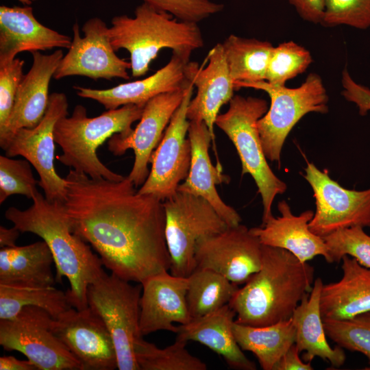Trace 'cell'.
Wrapping results in <instances>:
<instances>
[{"instance_id":"cell-15","label":"cell","mask_w":370,"mask_h":370,"mask_svg":"<svg viewBox=\"0 0 370 370\" xmlns=\"http://www.w3.org/2000/svg\"><path fill=\"white\" fill-rule=\"evenodd\" d=\"M262 258L260 239L241 223L199 240L195 250L196 267L214 271L237 285L260 269Z\"/></svg>"},{"instance_id":"cell-31","label":"cell","mask_w":370,"mask_h":370,"mask_svg":"<svg viewBox=\"0 0 370 370\" xmlns=\"http://www.w3.org/2000/svg\"><path fill=\"white\" fill-rule=\"evenodd\" d=\"M188 278L186 301L192 320L227 304L238 289L221 274L196 267Z\"/></svg>"},{"instance_id":"cell-6","label":"cell","mask_w":370,"mask_h":370,"mask_svg":"<svg viewBox=\"0 0 370 370\" xmlns=\"http://www.w3.org/2000/svg\"><path fill=\"white\" fill-rule=\"evenodd\" d=\"M269 109L266 100L234 95L227 110L219 114L215 125L234 144L242 164V175L249 174L261 195L262 223L273 216L271 207L275 196L284 193L286 184L272 171L263 151L258 121Z\"/></svg>"},{"instance_id":"cell-14","label":"cell","mask_w":370,"mask_h":370,"mask_svg":"<svg viewBox=\"0 0 370 370\" xmlns=\"http://www.w3.org/2000/svg\"><path fill=\"white\" fill-rule=\"evenodd\" d=\"M304 177L315 199L316 210L308 223L312 232L323 237L353 226L370 227V188H345L313 163H308Z\"/></svg>"},{"instance_id":"cell-21","label":"cell","mask_w":370,"mask_h":370,"mask_svg":"<svg viewBox=\"0 0 370 370\" xmlns=\"http://www.w3.org/2000/svg\"><path fill=\"white\" fill-rule=\"evenodd\" d=\"M33 63L19 85L12 113L5 127L0 130V147L18 129L32 128L43 118L48 106L49 86L64 56L61 49L51 54L32 53Z\"/></svg>"},{"instance_id":"cell-44","label":"cell","mask_w":370,"mask_h":370,"mask_svg":"<svg viewBox=\"0 0 370 370\" xmlns=\"http://www.w3.org/2000/svg\"><path fill=\"white\" fill-rule=\"evenodd\" d=\"M0 370H38V369L28 359L21 360L8 356L0 358Z\"/></svg>"},{"instance_id":"cell-7","label":"cell","mask_w":370,"mask_h":370,"mask_svg":"<svg viewBox=\"0 0 370 370\" xmlns=\"http://www.w3.org/2000/svg\"><path fill=\"white\" fill-rule=\"evenodd\" d=\"M235 90L252 88L266 92L271 99L265 114L257 123L263 151L267 160L278 162L285 140L297 123L312 112L325 114L329 100L321 77L310 73L299 87L275 86L267 81L236 83Z\"/></svg>"},{"instance_id":"cell-46","label":"cell","mask_w":370,"mask_h":370,"mask_svg":"<svg viewBox=\"0 0 370 370\" xmlns=\"http://www.w3.org/2000/svg\"><path fill=\"white\" fill-rule=\"evenodd\" d=\"M18 1L25 5H30L31 4L33 3V2H34L36 0H18Z\"/></svg>"},{"instance_id":"cell-38","label":"cell","mask_w":370,"mask_h":370,"mask_svg":"<svg viewBox=\"0 0 370 370\" xmlns=\"http://www.w3.org/2000/svg\"><path fill=\"white\" fill-rule=\"evenodd\" d=\"M323 3L321 25H346L362 29L370 27V0H323Z\"/></svg>"},{"instance_id":"cell-43","label":"cell","mask_w":370,"mask_h":370,"mask_svg":"<svg viewBox=\"0 0 370 370\" xmlns=\"http://www.w3.org/2000/svg\"><path fill=\"white\" fill-rule=\"evenodd\" d=\"M299 352L293 344L281 358L273 370H312L311 362H306L299 356Z\"/></svg>"},{"instance_id":"cell-23","label":"cell","mask_w":370,"mask_h":370,"mask_svg":"<svg viewBox=\"0 0 370 370\" xmlns=\"http://www.w3.org/2000/svg\"><path fill=\"white\" fill-rule=\"evenodd\" d=\"M71 42V36L40 23L31 6H0V66L21 52L69 49Z\"/></svg>"},{"instance_id":"cell-33","label":"cell","mask_w":370,"mask_h":370,"mask_svg":"<svg viewBox=\"0 0 370 370\" xmlns=\"http://www.w3.org/2000/svg\"><path fill=\"white\" fill-rule=\"evenodd\" d=\"M187 341L177 338L172 345L160 349L139 338L134 354L140 370H206L207 365L186 348Z\"/></svg>"},{"instance_id":"cell-35","label":"cell","mask_w":370,"mask_h":370,"mask_svg":"<svg viewBox=\"0 0 370 370\" xmlns=\"http://www.w3.org/2000/svg\"><path fill=\"white\" fill-rule=\"evenodd\" d=\"M327 337L343 349L365 355L370 364V311L345 320H323Z\"/></svg>"},{"instance_id":"cell-28","label":"cell","mask_w":370,"mask_h":370,"mask_svg":"<svg viewBox=\"0 0 370 370\" xmlns=\"http://www.w3.org/2000/svg\"><path fill=\"white\" fill-rule=\"evenodd\" d=\"M54 258L43 240L24 246L0 249V284L53 286Z\"/></svg>"},{"instance_id":"cell-42","label":"cell","mask_w":370,"mask_h":370,"mask_svg":"<svg viewBox=\"0 0 370 370\" xmlns=\"http://www.w3.org/2000/svg\"><path fill=\"white\" fill-rule=\"evenodd\" d=\"M305 21L321 23L324 14L323 0H288Z\"/></svg>"},{"instance_id":"cell-26","label":"cell","mask_w":370,"mask_h":370,"mask_svg":"<svg viewBox=\"0 0 370 370\" xmlns=\"http://www.w3.org/2000/svg\"><path fill=\"white\" fill-rule=\"evenodd\" d=\"M236 314L226 304L217 310L180 325L177 338L198 342L221 355L227 365L239 370H256L237 343L232 330Z\"/></svg>"},{"instance_id":"cell-11","label":"cell","mask_w":370,"mask_h":370,"mask_svg":"<svg viewBox=\"0 0 370 370\" xmlns=\"http://www.w3.org/2000/svg\"><path fill=\"white\" fill-rule=\"evenodd\" d=\"M69 102L63 92H53L45 114L34 127L17 130L2 148L5 156H22L36 170L38 186L50 202L64 203L67 194V181L61 177L54 166V127L62 117L68 116Z\"/></svg>"},{"instance_id":"cell-9","label":"cell","mask_w":370,"mask_h":370,"mask_svg":"<svg viewBox=\"0 0 370 370\" xmlns=\"http://www.w3.org/2000/svg\"><path fill=\"white\" fill-rule=\"evenodd\" d=\"M165 237L171 257L170 273L188 277L196 268L197 241L224 231L228 226L204 198L177 190L163 201Z\"/></svg>"},{"instance_id":"cell-4","label":"cell","mask_w":370,"mask_h":370,"mask_svg":"<svg viewBox=\"0 0 370 370\" xmlns=\"http://www.w3.org/2000/svg\"><path fill=\"white\" fill-rule=\"evenodd\" d=\"M108 32L115 51L124 49L130 53L134 77L146 74L163 49L190 60L193 51L204 47L197 23L178 20L146 3L135 9L133 17H113Z\"/></svg>"},{"instance_id":"cell-34","label":"cell","mask_w":370,"mask_h":370,"mask_svg":"<svg viewBox=\"0 0 370 370\" xmlns=\"http://www.w3.org/2000/svg\"><path fill=\"white\" fill-rule=\"evenodd\" d=\"M312 62L310 53L293 41L285 42L273 48L268 63L266 80L275 86L304 73Z\"/></svg>"},{"instance_id":"cell-12","label":"cell","mask_w":370,"mask_h":370,"mask_svg":"<svg viewBox=\"0 0 370 370\" xmlns=\"http://www.w3.org/2000/svg\"><path fill=\"white\" fill-rule=\"evenodd\" d=\"M194 86L190 81L183 100L173 114L163 136L153 151L149 174L138 192L164 201L177 191L188 176L191 162V145L188 136L190 121L187 110Z\"/></svg>"},{"instance_id":"cell-2","label":"cell","mask_w":370,"mask_h":370,"mask_svg":"<svg viewBox=\"0 0 370 370\" xmlns=\"http://www.w3.org/2000/svg\"><path fill=\"white\" fill-rule=\"evenodd\" d=\"M32 201L25 210L8 208L6 219L21 233L30 232L45 241L54 258L56 280L65 277L69 282L66 293L70 304L77 310L88 308V288L105 273L99 256L73 232L64 203L50 202L38 190Z\"/></svg>"},{"instance_id":"cell-27","label":"cell","mask_w":370,"mask_h":370,"mask_svg":"<svg viewBox=\"0 0 370 370\" xmlns=\"http://www.w3.org/2000/svg\"><path fill=\"white\" fill-rule=\"evenodd\" d=\"M322 280L317 278L312 291L306 294L291 317L296 331L295 345L299 353L305 352L303 360L311 362L314 357L330 362L333 367H340L346 359L343 348L330 347L327 341L320 310Z\"/></svg>"},{"instance_id":"cell-32","label":"cell","mask_w":370,"mask_h":370,"mask_svg":"<svg viewBox=\"0 0 370 370\" xmlns=\"http://www.w3.org/2000/svg\"><path fill=\"white\" fill-rule=\"evenodd\" d=\"M27 306L40 307L53 319L72 308L66 293L54 286L0 284V320L14 318Z\"/></svg>"},{"instance_id":"cell-30","label":"cell","mask_w":370,"mask_h":370,"mask_svg":"<svg viewBox=\"0 0 370 370\" xmlns=\"http://www.w3.org/2000/svg\"><path fill=\"white\" fill-rule=\"evenodd\" d=\"M221 44L234 84L266 80L273 48L269 42L230 35Z\"/></svg>"},{"instance_id":"cell-8","label":"cell","mask_w":370,"mask_h":370,"mask_svg":"<svg viewBox=\"0 0 370 370\" xmlns=\"http://www.w3.org/2000/svg\"><path fill=\"white\" fill-rule=\"evenodd\" d=\"M142 290L140 283L133 285L106 272L88 288V307L101 318L110 334L119 370H140L134 344L143 337L139 326Z\"/></svg>"},{"instance_id":"cell-17","label":"cell","mask_w":370,"mask_h":370,"mask_svg":"<svg viewBox=\"0 0 370 370\" xmlns=\"http://www.w3.org/2000/svg\"><path fill=\"white\" fill-rule=\"evenodd\" d=\"M52 330L79 362L82 370H114L117 356L110 334L90 307L69 308L53 319Z\"/></svg>"},{"instance_id":"cell-16","label":"cell","mask_w":370,"mask_h":370,"mask_svg":"<svg viewBox=\"0 0 370 370\" xmlns=\"http://www.w3.org/2000/svg\"><path fill=\"white\" fill-rule=\"evenodd\" d=\"M186 87L159 95L149 100L144 106L135 129L126 136L116 134L108 142L109 150L114 155H122L129 149L133 150L134 164L127 177L136 188L144 184L149 174L148 164L151 155L181 104Z\"/></svg>"},{"instance_id":"cell-25","label":"cell","mask_w":370,"mask_h":370,"mask_svg":"<svg viewBox=\"0 0 370 370\" xmlns=\"http://www.w3.org/2000/svg\"><path fill=\"white\" fill-rule=\"evenodd\" d=\"M343 276L323 284L320 296L322 319L345 320L370 311V269L345 255Z\"/></svg>"},{"instance_id":"cell-5","label":"cell","mask_w":370,"mask_h":370,"mask_svg":"<svg viewBox=\"0 0 370 370\" xmlns=\"http://www.w3.org/2000/svg\"><path fill=\"white\" fill-rule=\"evenodd\" d=\"M144 107L134 104L107 110L95 117L87 116L86 108L77 105L71 116L56 123L53 134L62 154L56 158L62 164L91 178L121 181L124 176L109 169L99 160L97 149L113 135H127L132 124L140 120Z\"/></svg>"},{"instance_id":"cell-37","label":"cell","mask_w":370,"mask_h":370,"mask_svg":"<svg viewBox=\"0 0 370 370\" xmlns=\"http://www.w3.org/2000/svg\"><path fill=\"white\" fill-rule=\"evenodd\" d=\"M31 163L25 160L0 156V204L12 195L33 198L38 181L33 175Z\"/></svg>"},{"instance_id":"cell-13","label":"cell","mask_w":370,"mask_h":370,"mask_svg":"<svg viewBox=\"0 0 370 370\" xmlns=\"http://www.w3.org/2000/svg\"><path fill=\"white\" fill-rule=\"evenodd\" d=\"M108 29L102 19L93 17L83 25L84 36L82 37L79 25L74 23L71 45L61 59L53 78L59 80L78 75L94 80L129 79L127 70L131 69V64L116 54Z\"/></svg>"},{"instance_id":"cell-29","label":"cell","mask_w":370,"mask_h":370,"mask_svg":"<svg viewBox=\"0 0 370 370\" xmlns=\"http://www.w3.org/2000/svg\"><path fill=\"white\" fill-rule=\"evenodd\" d=\"M232 330L241 349L252 352L264 370H273L295 343L296 331L291 317L264 326L247 325L234 321Z\"/></svg>"},{"instance_id":"cell-18","label":"cell","mask_w":370,"mask_h":370,"mask_svg":"<svg viewBox=\"0 0 370 370\" xmlns=\"http://www.w3.org/2000/svg\"><path fill=\"white\" fill-rule=\"evenodd\" d=\"M201 66L189 61L185 68L186 79L197 88L189 102L188 121H204L215 140L214 127L221 108L229 103L235 90L221 43L208 52Z\"/></svg>"},{"instance_id":"cell-39","label":"cell","mask_w":370,"mask_h":370,"mask_svg":"<svg viewBox=\"0 0 370 370\" xmlns=\"http://www.w3.org/2000/svg\"><path fill=\"white\" fill-rule=\"evenodd\" d=\"M157 10L166 12L178 20L198 23L221 12L223 5L210 0H142Z\"/></svg>"},{"instance_id":"cell-36","label":"cell","mask_w":370,"mask_h":370,"mask_svg":"<svg viewBox=\"0 0 370 370\" xmlns=\"http://www.w3.org/2000/svg\"><path fill=\"white\" fill-rule=\"evenodd\" d=\"M322 238L328 248L330 263L338 262L347 255L370 269V236L362 227L341 229Z\"/></svg>"},{"instance_id":"cell-41","label":"cell","mask_w":370,"mask_h":370,"mask_svg":"<svg viewBox=\"0 0 370 370\" xmlns=\"http://www.w3.org/2000/svg\"><path fill=\"white\" fill-rule=\"evenodd\" d=\"M342 84L344 97L355 103L361 115H365L370 110V89L356 83L349 75L347 71H343Z\"/></svg>"},{"instance_id":"cell-24","label":"cell","mask_w":370,"mask_h":370,"mask_svg":"<svg viewBox=\"0 0 370 370\" xmlns=\"http://www.w3.org/2000/svg\"><path fill=\"white\" fill-rule=\"evenodd\" d=\"M278 209L280 217L272 216L260 227L250 229L261 243L286 249L304 262L317 256H323L330 263L325 242L322 237L312 232L308 226L314 212L306 210L295 216L284 200L278 203Z\"/></svg>"},{"instance_id":"cell-19","label":"cell","mask_w":370,"mask_h":370,"mask_svg":"<svg viewBox=\"0 0 370 370\" xmlns=\"http://www.w3.org/2000/svg\"><path fill=\"white\" fill-rule=\"evenodd\" d=\"M140 332L143 336L166 330L177 334L178 326L192 321L186 301L188 278L164 271L142 284Z\"/></svg>"},{"instance_id":"cell-22","label":"cell","mask_w":370,"mask_h":370,"mask_svg":"<svg viewBox=\"0 0 370 370\" xmlns=\"http://www.w3.org/2000/svg\"><path fill=\"white\" fill-rule=\"evenodd\" d=\"M189 59L175 53L166 65L151 75L139 80L120 84L108 89H93L74 86L77 95L95 100L106 110L134 104L144 107L153 97L184 88L189 80L185 68Z\"/></svg>"},{"instance_id":"cell-3","label":"cell","mask_w":370,"mask_h":370,"mask_svg":"<svg viewBox=\"0 0 370 370\" xmlns=\"http://www.w3.org/2000/svg\"><path fill=\"white\" fill-rule=\"evenodd\" d=\"M314 268L290 251L262 245L260 269L228 303L237 323L264 326L290 319L312 291Z\"/></svg>"},{"instance_id":"cell-20","label":"cell","mask_w":370,"mask_h":370,"mask_svg":"<svg viewBox=\"0 0 370 370\" xmlns=\"http://www.w3.org/2000/svg\"><path fill=\"white\" fill-rule=\"evenodd\" d=\"M188 137L191 145V162L188 176L177 190L200 196L206 199L225 221L227 226L241 223V217L220 197L216 186L228 184L229 176L223 173L221 166H214L210 160L209 148L211 142L215 153V140L204 121H190Z\"/></svg>"},{"instance_id":"cell-45","label":"cell","mask_w":370,"mask_h":370,"mask_svg":"<svg viewBox=\"0 0 370 370\" xmlns=\"http://www.w3.org/2000/svg\"><path fill=\"white\" fill-rule=\"evenodd\" d=\"M21 232L16 227L7 228L0 226V247H13L16 246V241Z\"/></svg>"},{"instance_id":"cell-10","label":"cell","mask_w":370,"mask_h":370,"mask_svg":"<svg viewBox=\"0 0 370 370\" xmlns=\"http://www.w3.org/2000/svg\"><path fill=\"white\" fill-rule=\"evenodd\" d=\"M53 317L34 306L10 319L0 320V345L25 355L38 370H82L79 362L55 335Z\"/></svg>"},{"instance_id":"cell-40","label":"cell","mask_w":370,"mask_h":370,"mask_svg":"<svg viewBox=\"0 0 370 370\" xmlns=\"http://www.w3.org/2000/svg\"><path fill=\"white\" fill-rule=\"evenodd\" d=\"M25 62L15 58L0 66V130L6 125L12 113L19 85L24 76Z\"/></svg>"},{"instance_id":"cell-1","label":"cell","mask_w":370,"mask_h":370,"mask_svg":"<svg viewBox=\"0 0 370 370\" xmlns=\"http://www.w3.org/2000/svg\"><path fill=\"white\" fill-rule=\"evenodd\" d=\"M64 203L73 232L90 245L111 273L142 284L169 271L163 201L132 181L91 178L71 169Z\"/></svg>"}]
</instances>
